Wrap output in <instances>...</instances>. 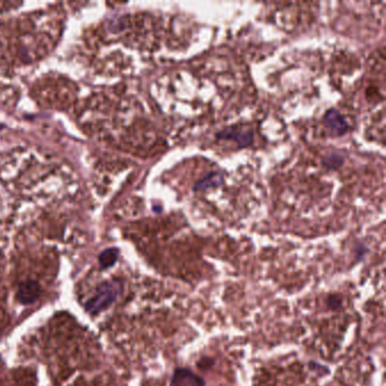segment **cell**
Here are the masks:
<instances>
[{"label":"cell","instance_id":"8fae6325","mask_svg":"<svg viewBox=\"0 0 386 386\" xmlns=\"http://www.w3.org/2000/svg\"><path fill=\"white\" fill-rule=\"evenodd\" d=\"M340 305H341V300H340L339 297L332 296L328 300V307L331 308V309H337V308L340 307Z\"/></svg>","mask_w":386,"mask_h":386},{"label":"cell","instance_id":"7c38bea8","mask_svg":"<svg viewBox=\"0 0 386 386\" xmlns=\"http://www.w3.org/2000/svg\"><path fill=\"white\" fill-rule=\"evenodd\" d=\"M18 5H20L18 3H0V16L3 15V13L12 8V6H18Z\"/></svg>","mask_w":386,"mask_h":386},{"label":"cell","instance_id":"6da1fadb","mask_svg":"<svg viewBox=\"0 0 386 386\" xmlns=\"http://www.w3.org/2000/svg\"><path fill=\"white\" fill-rule=\"evenodd\" d=\"M39 13L34 18H22L12 34L0 39V60L31 64L44 58L53 49L61 32V20L53 14Z\"/></svg>","mask_w":386,"mask_h":386},{"label":"cell","instance_id":"8992f818","mask_svg":"<svg viewBox=\"0 0 386 386\" xmlns=\"http://www.w3.org/2000/svg\"><path fill=\"white\" fill-rule=\"evenodd\" d=\"M41 288L38 282L33 280H27L20 283L18 287V298L20 304L27 305L32 304L40 296Z\"/></svg>","mask_w":386,"mask_h":386},{"label":"cell","instance_id":"9c48e42d","mask_svg":"<svg viewBox=\"0 0 386 386\" xmlns=\"http://www.w3.org/2000/svg\"><path fill=\"white\" fill-rule=\"evenodd\" d=\"M118 250L117 248H109V250H105L103 253L100 255V265L102 269H108V267L112 266L118 259Z\"/></svg>","mask_w":386,"mask_h":386},{"label":"cell","instance_id":"52a82bcc","mask_svg":"<svg viewBox=\"0 0 386 386\" xmlns=\"http://www.w3.org/2000/svg\"><path fill=\"white\" fill-rule=\"evenodd\" d=\"M324 124H326V127L331 128L335 133L341 134V135L346 133L349 129L347 120L343 118V116H341L339 111L334 110V109H331V110L326 112V116H324Z\"/></svg>","mask_w":386,"mask_h":386},{"label":"cell","instance_id":"ba28073f","mask_svg":"<svg viewBox=\"0 0 386 386\" xmlns=\"http://www.w3.org/2000/svg\"><path fill=\"white\" fill-rule=\"evenodd\" d=\"M224 184V174L221 172H211L200 181L195 184V191H207L210 188H218Z\"/></svg>","mask_w":386,"mask_h":386},{"label":"cell","instance_id":"7a4b0ae2","mask_svg":"<svg viewBox=\"0 0 386 386\" xmlns=\"http://www.w3.org/2000/svg\"><path fill=\"white\" fill-rule=\"evenodd\" d=\"M79 94L73 82L60 76H48L37 81L33 96L39 105L48 108H66L75 101Z\"/></svg>","mask_w":386,"mask_h":386},{"label":"cell","instance_id":"3957f363","mask_svg":"<svg viewBox=\"0 0 386 386\" xmlns=\"http://www.w3.org/2000/svg\"><path fill=\"white\" fill-rule=\"evenodd\" d=\"M120 285L118 282H108L100 288L96 296L85 304V309L91 314L105 311L120 296Z\"/></svg>","mask_w":386,"mask_h":386},{"label":"cell","instance_id":"30bf717a","mask_svg":"<svg viewBox=\"0 0 386 386\" xmlns=\"http://www.w3.org/2000/svg\"><path fill=\"white\" fill-rule=\"evenodd\" d=\"M342 157H340L339 154H332L331 157H326L323 163L328 169H337L342 165Z\"/></svg>","mask_w":386,"mask_h":386},{"label":"cell","instance_id":"5b68a950","mask_svg":"<svg viewBox=\"0 0 386 386\" xmlns=\"http://www.w3.org/2000/svg\"><path fill=\"white\" fill-rule=\"evenodd\" d=\"M205 380L191 369L177 368L172 375L170 386H204Z\"/></svg>","mask_w":386,"mask_h":386},{"label":"cell","instance_id":"277c9868","mask_svg":"<svg viewBox=\"0 0 386 386\" xmlns=\"http://www.w3.org/2000/svg\"><path fill=\"white\" fill-rule=\"evenodd\" d=\"M219 140H229L237 143L240 148H247L250 146L254 142L253 131L247 129V128L239 127H226L224 131H219L217 134Z\"/></svg>","mask_w":386,"mask_h":386}]
</instances>
